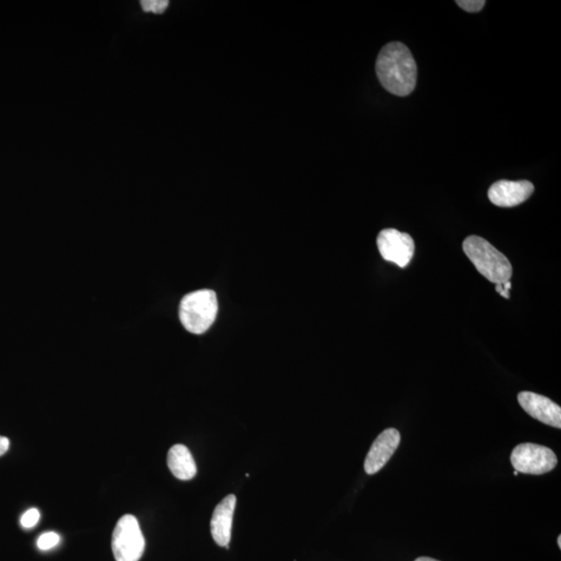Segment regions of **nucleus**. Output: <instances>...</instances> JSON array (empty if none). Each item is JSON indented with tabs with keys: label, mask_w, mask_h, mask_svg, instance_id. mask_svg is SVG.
Masks as SVG:
<instances>
[{
	"label": "nucleus",
	"mask_w": 561,
	"mask_h": 561,
	"mask_svg": "<svg viewBox=\"0 0 561 561\" xmlns=\"http://www.w3.org/2000/svg\"><path fill=\"white\" fill-rule=\"evenodd\" d=\"M59 539H61V538H59L57 533L52 531L45 532L38 539L37 545L39 550L48 551L57 547L59 543Z\"/></svg>",
	"instance_id": "12"
},
{
	"label": "nucleus",
	"mask_w": 561,
	"mask_h": 561,
	"mask_svg": "<svg viewBox=\"0 0 561 561\" xmlns=\"http://www.w3.org/2000/svg\"><path fill=\"white\" fill-rule=\"evenodd\" d=\"M375 71L382 88L395 96L410 95L417 83V65L412 52L399 42L382 48L376 59Z\"/></svg>",
	"instance_id": "1"
},
{
	"label": "nucleus",
	"mask_w": 561,
	"mask_h": 561,
	"mask_svg": "<svg viewBox=\"0 0 561 561\" xmlns=\"http://www.w3.org/2000/svg\"><path fill=\"white\" fill-rule=\"evenodd\" d=\"M415 561H439V560L424 557H419L416 559Z\"/></svg>",
	"instance_id": "17"
},
{
	"label": "nucleus",
	"mask_w": 561,
	"mask_h": 561,
	"mask_svg": "<svg viewBox=\"0 0 561 561\" xmlns=\"http://www.w3.org/2000/svg\"><path fill=\"white\" fill-rule=\"evenodd\" d=\"M219 311V302L213 290L202 289L184 296L180 302V318L187 331L200 335L214 325Z\"/></svg>",
	"instance_id": "3"
},
{
	"label": "nucleus",
	"mask_w": 561,
	"mask_h": 561,
	"mask_svg": "<svg viewBox=\"0 0 561 561\" xmlns=\"http://www.w3.org/2000/svg\"><path fill=\"white\" fill-rule=\"evenodd\" d=\"M518 401L523 410L532 418L546 425L561 428V408L546 396L533 392H521Z\"/></svg>",
	"instance_id": "7"
},
{
	"label": "nucleus",
	"mask_w": 561,
	"mask_h": 561,
	"mask_svg": "<svg viewBox=\"0 0 561 561\" xmlns=\"http://www.w3.org/2000/svg\"><path fill=\"white\" fill-rule=\"evenodd\" d=\"M168 466L174 477L180 480H190L196 477V461L187 446L177 444L168 453Z\"/></svg>",
	"instance_id": "11"
},
{
	"label": "nucleus",
	"mask_w": 561,
	"mask_h": 561,
	"mask_svg": "<svg viewBox=\"0 0 561 561\" xmlns=\"http://www.w3.org/2000/svg\"><path fill=\"white\" fill-rule=\"evenodd\" d=\"M534 186L527 180H500L488 189V199L498 207H514L530 199Z\"/></svg>",
	"instance_id": "8"
},
{
	"label": "nucleus",
	"mask_w": 561,
	"mask_h": 561,
	"mask_svg": "<svg viewBox=\"0 0 561 561\" xmlns=\"http://www.w3.org/2000/svg\"><path fill=\"white\" fill-rule=\"evenodd\" d=\"M400 444V434L395 428H388L373 442L364 463L365 472L373 475L386 466Z\"/></svg>",
	"instance_id": "9"
},
{
	"label": "nucleus",
	"mask_w": 561,
	"mask_h": 561,
	"mask_svg": "<svg viewBox=\"0 0 561 561\" xmlns=\"http://www.w3.org/2000/svg\"><path fill=\"white\" fill-rule=\"evenodd\" d=\"M235 505V495H228L217 504L211 519V534L215 542L221 547H226L227 549L231 540Z\"/></svg>",
	"instance_id": "10"
},
{
	"label": "nucleus",
	"mask_w": 561,
	"mask_h": 561,
	"mask_svg": "<svg viewBox=\"0 0 561 561\" xmlns=\"http://www.w3.org/2000/svg\"><path fill=\"white\" fill-rule=\"evenodd\" d=\"M557 543H558L559 549H561V537L560 536L558 537Z\"/></svg>",
	"instance_id": "18"
},
{
	"label": "nucleus",
	"mask_w": 561,
	"mask_h": 561,
	"mask_svg": "<svg viewBox=\"0 0 561 561\" xmlns=\"http://www.w3.org/2000/svg\"><path fill=\"white\" fill-rule=\"evenodd\" d=\"M10 441L8 438L0 435V457L9 451Z\"/></svg>",
	"instance_id": "16"
},
{
	"label": "nucleus",
	"mask_w": 561,
	"mask_h": 561,
	"mask_svg": "<svg viewBox=\"0 0 561 561\" xmlns=\"http://www.w3.org/2000/svg\"><path fill=\"white\" fill-rule=\"evenodd\" d=\"M457 4L469 13H478L484 9L486 2L485 0H459Z\"/></svg>",
	"instance_id": "15"
},
{
	"label": "nucleus",
	"mask_w": 561,
	"mask_h": 561,
	"mask_svg": "<svg viewBox=\"0 0 561 561\" xmlns=\"http://www.w3.org/2000/svg\"><path fill=\"white\" fill-rule=\"evenodd\" d=\"M518 474H519L518 471H514L513 473L514 477H517Z\"/></svg>",
	"instance_id": "19"
},
{
	"label": "nucleus",
	"mask_w": 561,
	"mask_h": 561,
	"mask_svg": "<svg viewBox=\"0 0 561 561\" xmlns=\"http://www.w3.org/2000/svg\"><path fill=\"white\" fill-rule=\"evenodd\" d=\"M145 538L138 521L132 514H125L115 527L111 549L116 561H138L145 551Z\"/></svg>",
	"instance_id": "4"
},
{
	"label": "nucleus",
	"mask_w": 561,
	"mask_h": 561,
	"mask_svg": "<svg viewBox=\"0 0 561 561\" xmlns=\"http://www.w3.org/2000/svg\"><path fill=\"white\" fill-rule=\"evenodd\" d=\"M39 520V512L37 508H31L28 512H26L22 520H20V523L22 526L25 528V530H31V528L35 527Z\"/></svg>",
	"instance_id": "14"
},
{
	"label": "nucleus",
	"mask_w": 561,
	"mask_h": 561,
	"mask_svg": "<svg viewBox=\"0 0 561 561\" xmlns=\"http://www.w3.org/2000/svg\"><path fill=\"white\" fill-rule=\"evenodd\" d=\"M376 243L382 259L399 267H408L413 259L415 242L408 233L399 232L396 229H385L381 231Z\"/></svg>",
	"instance_id": "6"
},
{
	"label": "nucleus",
	"mask_w": 561,
	"mask_h": 561,
	"mask_svg": "<svg viewBox=\"0 0 561 561\" xmlns=\"http://www.w3.org/2000/svg\"><path fill=\"white\" fill-rule=\"evenodd\" d=\"M463 250L478 273L483 275L486 280L496 284V285L510 282L513 276V267L510 260L483 237L468 236L463 242Z\"/></svg>",
	"instance_id": "2"
},
{
	"label": "nucleus",
	"mask_w": 561,
	"mask_h": 561,
	"mask_svg": "<svg viewBox=\"0 0 561 561\" xmlns=\"http://www.w3.org/2000/svg\"><path fill=\"white\" fill-rule=\"evenodd\" d=\"M141 5L145 12L162 14V13L168 9L169 2L168 0H143Z\"/></svg>",
	"instance_id": "13"
},
{
	"label": "nucleus",
	"mask_w": 561,
	"mask_h": 561,
	"mask_svg": "<svg viewBox=\"0 0 561 561\" xmlns=\"http://www.w3.org/2000/svg\"><path fill=\"white\" fill-rule=\"evenodd\" d=\"M514 470L532 475H542L557 466V457L552 449L532 443L520 444L511 455Z\"/></svg>",
	"instance_id": "5"
}]
</instances>
